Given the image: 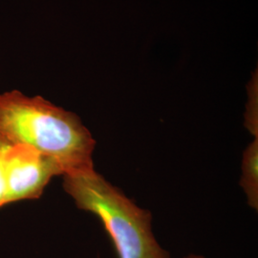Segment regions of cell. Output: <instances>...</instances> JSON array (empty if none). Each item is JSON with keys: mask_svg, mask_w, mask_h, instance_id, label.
Masks as SVG:
<instances>
[{"mask_svg": "<svg viewBox=\"0 0 258 258\" xmlns=\"http://www.w3.org/2000/svg\"><path fill=\"white\" fill-rule=\"evenodd\" d=\"M0 145L35 148L53 159L62 176L94 168L96 142L79 116L19 90L0 94Z\"/></svg>", "mask_w": 258, "mask_h": 258, "instance_id": "1", "label": "cell"}, {"mask_svg": "<svg viewBox=\"0 0 258 258\" xmlns=\"http://www.w3.org/2000/svg\"><path fill=\"white\" fill-rule=\"evenodd\" d=\"M62 177L63 188L77 207L100 218L118 258H170L152 232L150 212L139 208L94 168Z\"/></svg>", "mask_w": 258, "mask_h": 258, "instance_id": "2", "label": "cell"}, {"mask_svg": "<svg viewBox=\"0 0 258 258\" xmlns=\"http://www.w3.org/2000/svg\"><path fill=\"white\" fill-rule=\"evenodd\" d=\"M1 146L7 183L6 205L38 199L53 177L63 174L53 159L35 148L22 145Z\"/></svg>", "mask_w": 258, "mask_h": 258, "instance_id": "3", "label": "cell"}, {"mask_svg": "<svg viewBox=\"0 0 258 258\" xmlns=\"http://www.w3.org/2000/svg\"><path fill=\"white\" fill-rule=\"evenodd\" d=\"M258 137L254 139L243 155L241 186L248 198V204L257 210L258 208Z\"/></svg>", "mask_w": 258, "mask_h": 258, "instance_id": "4", "label": "cell"}, {"mask_svg": "<svg viewBox=\"0 0 258 258\" xmlns=\"http://www.w3.org/2000/svg\"><path fill=\"white\" fill-rule=\"evenodd\" d=\"M6 196H7V183H6V175H5L3 147L0 145V209L6 206Z\"/></svg>", "mask_w": 258, "mask_h": 258, "instance_id": "5", "label": "cell"}, {"mask_svg": "<svg viewBox=\"0 0 258 258\" xmlns=\"http://www.w3.org/2000/svg\"><path fill=\"white\" fill-rule=\"evenodd\" d=\"M185 258H205L203 256H201V255H196V254H190V255H188V256H186Z\"/></svg>", "mask_w": 258, "mask_h": 258, "instance_id": "6", "label": "cell"}]
</instances>
